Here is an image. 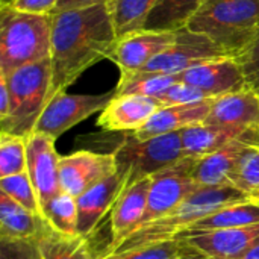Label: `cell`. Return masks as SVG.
Listing matches in <instances>:
<instances>
[{"label": "cell", "instance_id": "cell-1", "mask_svg": "<svg viewBox=\"0 0 259 259\" xmlns=\"http://www.w3.org/2000/svg\"><path fill=\"white\" fill-rule=\"evenodd\" d=\"M117 39L108 5L52 14L49 102L65 93L83 71L109 59Z\"/></svg>", "mask_w": 259, "mask_h": 259}, {"label": "cell", "instance_id": "cell-2", "mask_svg": "<svg viewBox=\"0 0 259 259\" xmlns=\"http://www.w3.org/2000/svg\"><path fill=\"white\" fill-rule=\"evenodd\" d=\"M252 197L234 187H215V188H199L187 200H184L178 208H175L167 215L153 220L144 226L137 228L127 234L120 243L108 247L105 253L126 252L135 247L165 243L178 240L182 232L193 223L202 220L203 217L223 209L226 206L250 200Z\"/></svg>", "mask_w": 259, "mask_h": 259}, {"label": "cell", "instance_id": "cell-3", "mask_svg": "<svg viewBox=\"0 0 259 259\" xmlns=\"http://www.w3.org/2000/svg\"><path fill=\"white\" fill-rule=\"evenodd\" d=\"M187 27L237 58L259 33V0H205Z\"/></svg>", "mask_w": 259, "mask_h": 259}, {"label": "cell", "instance_id": "cell-4", "mask_svg": "<svg viewBox=\"0 0 259 259\" xmlns=\"http://www.w3.org/2000/svg\"><path fill=\"white\" fill-rule=\"evenodd\" d=\"M52 15H36L0 5V73L50 58Z\"/></svg>", "mask_w": 259, "mask_h": 259}, {"label": "cell", "instance_id": "cell-5", "mask_svg": "<svg viewBox=\"0 0 259 259\" xmlns=\"http://www.w3.org/2000/svg\"><path fill=\"white\" fill-rule=\"evenodd\" d=\"M11 97L9 114L0 121L2 132L29 137L35 132L36 123L49 103L52 82L50 58L20 67L5 74Z\"/></svg>", "mask_w": 259, "mask_h": 259}, {"label": "cell", "instance_id": "cell-6", "mask_svg": "<svg viewBox=\"0 0 259 259\" xmlns=\"http://www.w3.org/2000/svg\"><path fill=\"white\" fill-rule=\"evenodd\" d=\"M118 173L126 178V185L143 178L164 173L188 156L185 155L181 132H171L149 140H137L131 134L114 149Z\"/></svg>", "mask_w": 259, "mask_h": 259}, {"label": "cell", "instance_id": "cell-7", "mask_svg": "<svg viewBox=\"0 0 259 259\" xmlns=\"http://www.w3.org/2000/svg\"><path fill=\"white\" fill-rule=\"evenodd\" d=\"M114 96L115 91H106L102 94L61 93L46 105L36 123L35 132H41L58 140L83 120L102 112Z\"/></svg>", "mask_w": 259, "mask_h": 259}, {"label": "cell", "instance_id": "cell-8", "mask_svg": "<svg viewBox=\"0 0 259 259\" xmlns=\"http://www.w3.org/2000/svg\"><path fill=\"white\" fill-rule=\"evenodd\" d=\"M234 58L223 49H220L211 38L206 35L190 30L188 27L178 30L175 44L153 58L143 70L146 73H161V74H179L193 67L225 59Z\"/></svg>", "mask_w": 259, "mask_h": 259}, {"label": "cell", "instance_id": "cell-9", "mask_svg": "<svg viewBox=\"0 0 259 259\" xmlns=\"http://www.w3.org/2000/svg\"><path fill=\"white\" fill-rule=\"evenodd\" d=\"M117 171L118 167L114 152L76 150L59 159V188L77 199L87 190Z\"/></svg>", "mask_w": 259, "mask_h": 259}, {"label": "cell", "instance_id": "cell-10", "mask_svg": "<svg viewBox=\"0 0 259 259\" xmlns=\"http://www.w3.org/2000/svg\"><path fill=\"white\" fill-rule=\"evenodd\" d=\"M194 159L196 158H187L176 167L156 176H152L147 208L140 226H144L153 220L167 215L184 200H187L194 191L202 188L190 176V168Z\"/></svg>", "mask_w": 259, "mask_h": 259}, {"label": "cell", "instance_id": "cell-11", "mask_svg": "<svg viewBox=\"0 0 259 259\" xmlns=\"http://www.w3.org/2000/svg\"><path fill=\"white\" fill-rule=\"evenodd\" d=\"M179 241L191 259H241L259 244V225L205 232Z\"/></svg>", "mask_w": 259, "mask_h": 259}, {"label": "cell", "instance_id": "cell-12", "mask_svg": "<svg viewBox=\"0 0 259 259\" xmlns=\"http://www.w3.org/2000/svg\"><path fill=\"white\" fill-rule=\"evenodd\" d=\"M56 140L33 132L27 137V173L35 188L39 206H42L55 197L59 188V159L56 152Z\"/></svg>", "mask_w": 259, "mask_h": 259}, {"label": "cell", "instance_id": "cell-13", "mask_svg": "<svg viewBox=\"0 0 259 259\" xmlns=\"http://www.w3.org/2000/svg\"><path fill=\"white\" fill-rule=\"evenodd\" d=\"M178 32L137 30L117 39L109 59L118 67L120 73L143 70L153 58L170 49L176 41Z\"/></svg>", "mask_w": 259, "mask_h": 259}, {"label": "cell", "instance_id": "cell-14", "mask_svg": "<svg viewBox=\"0 0 259 259\" xmlns=\"http://www.w3.org/2000/svg\"><path fill=\"white\" fill-rule=\"evenodd\" d=\"M161 102L147 96H114L97 118V126L106 132L134 134L140 131L159 109Z\"/></svg>", "mask_w": 259, "mask_h": 259}, {"label": "cell", "instance_id": "cell-15", "mask_svg": "<svg viewBox=\"0 0 259 259\" xmlns=\"http://www.w3.org/2000/svg\"><path fill=\"white\" fill-rule=\"evenodd\" d=\"M179 82L188 83L212 99L246 88L241 65L235 58L211 61L178 74Z\"/></svg>", "mask_w": 259, "mask_h": 259}, {"label": "cell", "instance_id": "cell-16", "mask_svg": "<svg viewBox=\"0 0 259 259\" xmlns=\"http://www.w3.org/2000/svg\"><path fill=\"white\" fill-rule=\"evenodd\" d=\"M126 187V178L121 173H115L97 185L87 190L77 197L79 223L77 234L80 237L90 238L103 217L112 211L117 199Z\"/></svg>", "mask_w": 259, "mask_h": 259}, {"label": "cell", "instance_id": "cell-17", "mask_svg": "<svg viewBox=\"0 0 259 259\" xmlns=\"http://www.w3.org/2000/svg\"><path fill=\"white\" fill-rule=\"evenodd\" d=\"M205 123L259 132V94L246 87L217 97Z\"/></svg>", "mask_w": 259, "mask_h": 259}, {"label": "cell", "instance_id": "cell-18", "mask_svg": "<svg viewBox=\"0 0 259 259\" xmlns=\"http://www.w3.org/2000/svg\"><path fill=\"white\" fill-rule=\"evenodd\" d=\"M152 176L126 185L117 199L111 214V241L108 247L120 243L127 234L140 226L147 208ZM106 247V249H108Z\"/></svg>", "mask_w": 259, "mask_h": 259}, {"label": "cell", "instance_id": "cell-19", "mask_svg": "<svg viewBox=\"0 0 259 259\" xmlns=\"http://www.w3.org/2000/svg\"><path fill=\"white\" fill-rule=\"evenodd\" d=\"M182 144L188 158H202L237 141H249L259 146V132L200 123L181 131Z\"/></svg>", "mask_w": 259, "mask_h": 259}, {"label": "cell", "instance_id": "cell-20", "mask_svg": "<svg viewBox=\"0 0 259 259\" xmlns=\"http://www.w3.org/2000/svg\"><path fill=\"white\" fill-rule=\"evenodd\" d=\"M215 99L190 105L162 106L140 131L131 134L137 140H149L153 137L181 132L187 127L205 123Z\"/></svg>", "mask_w": 259, "mask_h": 259}, {"label": "cell", "instance_id": "cell-21", "mask_svg": "<svg viewBox=\"0 0 259 259\" xmlns=\"http://www.w3.org/2000/svg\"><path fill=\"white\" fill-rule=\"evenodd\" d=\"M253 143L237 141L217 152L196 158L190 168V176L199 187L215 188V187H232L231 178L235 171L238 159L247 146Z\"/></svg>", "mask_w": 259, "mask_h": 259}, {"label": "cell", "instance_id": "cell-22", "mask_svg": "<svg viewBox=\"0 0 259 259\" xmlns=\"http://www.w3.org/2000/svg\"><path fill=\"white\" fill-rule=\"evenodd\" d=\"M47 228L44 219L0 193V241L36 240Z\"/></svg>", "mask_w": 259, "mask_h": 259}, {"label": "cell", "instance_id": "cell-23", "mask_svg": "<svg viewBox=\"0 0 259 259\" xmlns=\"http://www.w3.org/2000/svg\"><path fill=\"white\" fill-rule=\"evenodd\" d=\"M259 225V203L256 200L250 199L241 203H235L219 209L202 220L188 226L178 240L200 235L205 232L220 231V229H231V228H243Z\"/></svg>", "mask_w": 259, "mask_h": 259}, {"label": "cell", "instance_id": "cell-24", "mask_svg": "<svg viewBox=\"0 0 259 259\" xmlns=\"http://www.w3.org/2000/svg\"><path fill=\"white\" fill-rule=\"evenodd\" d=\"M205 0H158L146 20V30L178 32L185 29Z\"/></svg>", "mask_w": 259, "mask_h": 259}, {"label": "cell", "instance_id": "cell-25", "mask_svg": "<svg viewBox=\"0 0 259 259\" xmlns=\"http://www.w3.org/2000/svg\"><path fill=\"white\" fill-rule=\"evenodd\" d=\"M42 259H97L93 256L88 238L80 235H61L49 226L36 238Z\"/></svg>", "mask_w": 259, "mask_h": 259}, {"label": "cell", "instance_id": "cell-26", "mask_svg": "<svg viewBox=\"0 0 259 259\" xmlns=\"http://www.w3.org/2000/svg\"><path fill=\"white\" fill-rule=\"evenodd\" d=\"M158 0H109L108 9L117 38L143 30Z\"/></svg>", "mask_w": 259, "mask_h": 259}, {"label": "cell", "instance_id": "cell-27", "mask_svg": "<svg viewBox=\"0 0 259 259\" xmlns=\"http://www.w3.org/2000/svg\"><path fill=\"white\" fill-rule=\"evenodd\" d=\"M41 217L52 231L61 235H79L77 199L64 191H59L42 206Z\"/></svg>", "mask_w": 259, "mask_h": 259}, {"label": "cell", "instance_id": "cell-28", "mask_svg": "<svg viewBox=\"0 0 259 259\" xmlns=\"http://www.w3.org/2000/svg\"><path fill=\"white\" fill-rule=\"evenodd\" d=\"M178 74H161V73H120L118 83L115 87L117 96L132 94V96H147L158 97L165 90L178 82Z\"/></svg>", "mask_w": 259, "mask_h": 259}, {"label": "cell", "instance_id": "cell-29", "mask_svg": "<svg viewBox=\"0 0 259 259\" xmlns=\"http://www.w3.org/2000/svg\"><path fill=\"white\" fill-rule=\"evenodd\" d=\"M27 171V137L0 132V179Z\"/></svg>", "mask_w": 259, "mask_h": 259}, {"label": "cell", "instance_id": "cell-30", "mask_svg": "<svg viewBox=\"0 0 259 259\" xmlns=\"http://www.w3.org/2000/svg\"><path fill=\"white\" fill-rule=\"evenodd\" d=\"M231 185L252 199L259 196V146L250 144L241 153L231 178Z\"/></svg>", "mask_w": 259, "mask_h": 259}, {"label": "cell", "instance_id": "cell-31", "mask_svg": "<svg viewBox=\"0 0 259 259\" xmlns=\"http://www.w3.org/2000/svg\"><path fill=\"white\" fill-rule=\"evenodd\" d=\"M0 193L6 194L8 197H11L14 202L24 206L30 212L41 215V206H39L35 188L32 185V181H30L27 171L14 175V176H8V178H2L0 179Z\"/></svg>", "mask_w": 259, "mask_h": 259}, {"label": "cell", "instance_id": "cell-32", "mask_svg": "<svg viewBox=\"0 0 259 259\" xmlns=\"http://www.w3.org/2000/svg\"><path fill=\"white\" fill-rule=\"evenodd\" d=\"M190 258L184 244L179 240L135 247L118 253H103L97 259H176Z\"/></svg>", "mask_w": 259, "mask_h": 259}, {"label": "cell", "instance_id": "cell-33", "mask_svg": "<svg viewBox=\"0 0 259 259\" xmlns=\"http://www.w3.org/2000/svg\"><path fill=\"white\" fill-rule=\"evenodd\" d=\"M162 106H173V105H190V103H199L203 100H209L212 97H209L208 94H205L203 91L184 83V82H176L175 85H171L168 90H165L162 94H159L156 97Z\"/></svg>", "mask_w": 259, "mask_h": 259}, {"label": "cell", "instance_id": "cell-34", "mask_svg": "<svg viewBox=\"0 0 259 259\" xmlns=\"http://www.w3.org/2000/svg\"><path fill=\"white\" fill-rule=\"evenodd\" d=\"M235 59L241 65L247 88L259 94V33L252 44L246 47Z\"/></svg>", "mask_w": 259, "mask_h": 259}, {"label": "cell", "instance_id": "cell-35", "mask_svg": "<svg viewBox=\"0 0 259 259\" xmlns=\"http://www.w3.org/2000/svg\"><path fill=\"white\" fill-rule=\"evenodd\" d=\"M0 259H42L36 240L0 241Z\"/></svg>", "mask_w": 259, "mask_h": 259}, {"label": "cell", "instance_id": "cell-36", "mask_svg": "<svg viewBox=\"0 0 259 259\" xmlns=\"http://www.w3.org/2000/svg\"><path fill=\"white\" fill-rule=\"evenodd\" d=\"M59 2L61 0H0V5H8L17 11L27 14L52 15Z\"/></svg>", "mask_w": 259, "mask_h": 259}, {"label": "cell", "instance_id": "cell-37", "mask_svg": "<svg viewBox=\"0 0 259 259\" xmlns=\"http://www.w3.org/2000/svg\"><path fill=\"white\" fill-rule=\"evenodd\" d=\"M109 0H61L58 6L55 8L53 14L65 12V11H76V9H85L97 5H106Z\"/></svg>", "mask_w": 259, "mask_h": 259}, {"label": "cell", "instance_id": "cell-38", "mask_svg": "<svg viewBox=\"0 0 259 259\" xmlns=\"http://www.w3.org/2000/svg\"><path fill=\"white\" fill-rule=\"evenodd\" d=\"M9 108H11V97H9L8 82L5 74L0 73V121L8 117Z\"/></svg>", "mask_w": 259, "mask_h": 259}, {"label": "cell", "instance_id": "cell-39", "mask_svg": "<svg viewBox=\"0 0 259 259\" xmlns=\"http://www.w3.org/2000/svg\"><path fill=\"white\" fill-rule=\"evenodd\" d=\"M241 259H259V244L256 247H253L249 253H246Z\"/></svg>", "mask_w": 259, "mask_h": 259}, {"label": "cell", "instance_id": "cell-40", "mask_svg": "<svg viewBox=\"0 0 259 259\" xmlns=\"http://www.w3.org/2000/svg\"><path fill=\"white\" fill-rule=\"evenodd\" d=\"M253 200H256V202L259 203V197H253Z\"/></svg>", "mask_w": 259, "mask_h": 259}, {"label": "cell", "instance_id": "cell-41", "mask_svg": "<svg viewBox=\"0 0 259 259\" xmlns=\"http://www.w3.org/2000/svg\"><path fill=\"white\" fill-rule=\"evenodd\" d=\"M176 259H191V258H176Z\"/></svg>", "mask_w": 259, "mask_h": 259}, {"label": "cell", "instance_id": "cell-42", "mask_svg": "<svg viewBox=\"0 0 259 259\" xmlns=\"http://www.w3.org/2000/svg\"><path fill=\"white\" fill-rule=\"evenodd\" d=\"M256 197H259V196H256Z\"/></svg>", "mask_w": 259, "mask_h": 259}]
</instances>
